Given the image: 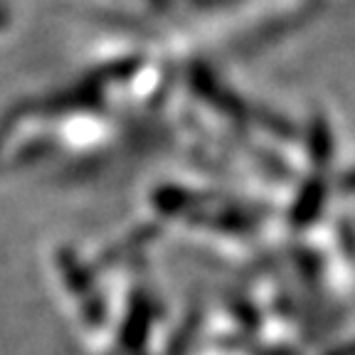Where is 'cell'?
I'll use <instances>...</instances> for the list:
<instances>
[{
	"label": "cell",
	"mask_w": 355,
	"mask_h": 355,
	"mask_svg": "<svg viewBox=\"0 0 355 355\" xmlns=\"http://www.w3.org/2000/svg\"><path fill=\"white\" fill-rule=\"evenodd\" d=\"M343 188L345 190H355V171H350L348 175L343 178Z\"/></svg>",
	"instance_id": "obj_1"
}]
</instances>
